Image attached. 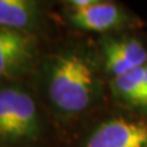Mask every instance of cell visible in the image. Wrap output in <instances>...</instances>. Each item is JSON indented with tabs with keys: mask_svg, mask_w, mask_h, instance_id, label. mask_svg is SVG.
Masks as SVG:
<instances>
[{
	"mask_svg": "<svg viewBox=\"0 0 147 147\" xmlns=\"http://www.w3.org/2000/svg\"><path fill=\"white\" fill-rule=\"evenodd\" d=\"M48 92L52 103L65 114L88 109L99 97V81L93 63L76 52L54 59Z\"/></svg>",
	"mask_w": 147,
	"mask_h": 147,
	"instance_id": "6da1fadb",
	"label": "cell"
},
{
	"mask_svg": "<svg viewBox=\"0 0 147 147\" xmlns=\"http://www.w3.org/2000/svg\"><path fill=\"white\" fill-rule=\"evenodd\" d=\"M38 132V113L31 96L20 88H0V139L22 142L33 140Z\"/></svg>",
	"mask_w": 147,
	"mask_h": 147,
	"instance_id": "7a4b0ae2",
	"label": "cell"
},
{
	"mask_svg": "<svg viewBox=\"0 0 147 147\" xmlns=\"http://www.w3.org/2000/svg\"><path fill=\"white\" fill-rule=\"evenodd\" d=\"M86 147H147V123L113 118L92 131Z\"/></svg>",
	"mask_w": 147,
	"mask_h": 147,
	"instance_id": "3957f363",
	"label": "cell"
},
{
	"mask_svg": "<svg viewBox=\"0 0 147 147\" xmlns=\"http://www.w3.org/2000/svg\"><path fill=\"white\" fill-rule=\"evenodd\" d=\"M33 58V37L24 31L0 27V79L27 70Z\"/></svg>",
	"mask_w": 147,
	"mask_h": 147,
	"instance_id": "277c9868",
	"label": "cell"
},
{
	"mask_svg": "<svg viewBox=\"0 0 147 147\" xmlns=\"http://www.w3.org/2000/svg\"><path fill=\"white\" fill-rule=\"evenodd\" d=\"M105 70L112 79L134 71L147 63V49L135 37L110 38L103 43Z\"/></svg>",
	"mask_w": 147,
	"mask_h": 147,
	"instance_id": "5b68a950",
	"label": "cell"
},
{
	"mask_svg": "<svg viewBox=\"0 0 147 147\" xmlns=\"http://www.w3.org/2000/svg\"><path fill=\"white\" fill-rule=\"evenodd\" d=\"M71 24L87 31H109L132 24L131 17L120 6L110 1L93 0L91 5L79 11L69 13Z\"/></svg>",
	"mask_w": 147,
	"mask_h": 147,
	"instance_id": "8992f818",
	"label": "cell"
},
{
	"mask_svg": "<svg viewBox=\"0 0 147 147\" xmlns=\"http://www.w3.org/2000/svg\"><path fill=\"white\" fill-rule=\"evenodd\" d=\"M140 69L112 79L110 88L121 103L147 114V90L142 81Z\"/></svg>",
	"mask_w": 147,
	"mask_h": 147,
	"instance_id": "52a82bcc",
	"label": "cell"
},
{
	"mask_svg": "<svg viewBox=\"0 0 147 147\" xmlns=\"http://www.w3.org/2000/svg\"><path fill=\"white\" fill-rule=\"evenodd\" d=\"M37 4L27 0H0V27L24 31L34 24Z\"/></svg>",
	"mask_w": 147,
	"mask_h": 147,
	"instance_id": "ba28073f",
	"label": "cell"
}]
</instances>
